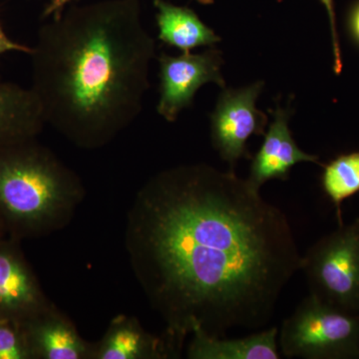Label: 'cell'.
Segmentation results:
<instances>
[{
  "instance_id": "1",
  "label": "cell",
  "mask_w": 359,
  "mask_h": 359,
  "mask_svg": "<svg viewBox=\"0 0 359 359\" xmlns=\"http://www.w3.org/2000/svg\"><path fill=\"white\" fill-rule=\"evenodd\" d=\"M135 278L168 334L266 327L302 257L287 215L233 170L180 165L149 179L127 214Z\"/></svg>"
},
{
  "instance_id": "2",
  "label": "cell",
  "mask_w": 359,
  "mask_h": 359,
  "mask_svg": "<svg viewBox=\"0 0 359 359\" xmlns=\"http://www.w3.org/2000/svg\"><path fill=\"white\" fill-rule=\"evenodd\" d=\"M32 88L45 124L85 150L105 147L143 109L155 41L140 0L65 9L39 28Z\"/></svg>"
},
{
  "instance_id": "3",
  "label": "cell",
  "mask_w": 359,
  "mask_h": 359,
  "mask_svg": "<svg viewBox=\"0 0 359 359\" xmlns=\"http://www.w3.org/2000/svg\"><path fill=\"white\" fill-rule=\"evenodd\" d=\"M84 197L78 175L37 138L0 146V223L7 237L21 242L62 230Z\"/></svg>"
},
{
  "instance_id": "4",
  "label": "cell",
  "mask_w": 359,
  "mask_h": 359,
  "mask_svg": "<svg viewBox=\"0 0 359 359\" xmlns=\"http://www.w3.org/2000/svg\"><path fill=\"white\" fill-rule=\"evenodd\" d=\"M278 339L285 358L359 359V313L309 294L283 320Z\"/></svg>"
},
{
  "instance_id": "5",
  "label": "cell",
  "mask_w": 359,
  "mask_h": 359,
  "mask_svg": "<svg viewBox=\"0 0 359 359\" xmlns=\"http://www.w3.org/2000/svg\"><path fill=\"white\" fill-rule=\"evenodd\" d=\"M311 294L359 313V218L320 238L302 257Z\"/></svg>"
},
{
  "instance_id": "6",
  "label": "cell",
  "mask_w": 359,
  "mask_h": 359,
  "mask_svg": "<svg viewBox=\"0 0 359 359\" xmlns=\"http://www.w3.org/2000/svg\"><path fill=\"white\" fill-rule=\"evenodd\" d=\"M264 81L238 89L224 87L211 114V139L219 157L233 170L238 160L252 159L247 143L250 137L266 133L268 116L257 109Z\"/></svg>"
},
{
  "instance_id": "7",
  "label": "cell",
  "mask_w": 359,
  "mask_h": 359,
  "mask_svg": "<svg viewBox=\"0 0 359 359\" xmlns=\"http://www.w3.org/2000/svg\"><path fill=\"white\" fill-rule=\"evenodd\" d=\"M223 63V53L214 47L201 53L182 52L179 56L161 54L158 114L168 122H175L182 111L192 105L203 85L215 83L224 88Z\"/></svg>"
},
{
  "instance_id": "8",
  "label": "cell",
  "mask_w": 359,
  "mask_h": 359,
  "mask_svg": "<svg viewBox=\"0 0 359 359\" xmlns=\"http://www.w3.org/2000/svg\"><path fill=\"white\" fill-rule=\"evenodd\" d=\"M20 241L0 238V318L25 323L50 308Z\"/></svg>"
},
{
  "instance_id": "9",
  "label": "cell",
  "mask_w": 359,
  "mask_h": 359,
  "mask_svg": "<svg viewBox=\"0 0 359 359\" xmlns=\"http://www.w3.org/2000/svg\"><path fill=\"white\" fill-rule=\"evenodd\" d=\"M273 113V121L264 133V140L254 158H252L248 181L257 189L271 180L287 181L290 171L301 163L318 162V156L304 152L295 143L290 129L292 110L276 105Z\"/></svg>"
},
{
  "instance_id": "10",
  "label": "cell",
  "mask_w": 359,
  "mask_h": 359,
  "mask_svg": "<svg viewBox=\"0 0 359 359\" xmlns=\"http://www.w3.org/2000/svg\"><path fill=\"white\" fill-rule=\"evenodd\" d=\"M183 346L166 332L158 337L147 332L137 318L118 316L102 339L93 344L92 359L179 358Z\"/></svg>"
},
{
  "instance_id": "11",
  "label": "cell",
  "mask_w": 359,
  "mask_h": 359,
  "mask_svg": "<svg viewBox=\"0 0 359 359\" xmlns=\"http://www.w3.org/2000/svg\"><path fill=\"white\" fill-rule=\"evenodd\" d=\"M21 325L32 359H92L93 344L54 304Z\"/></svg>"
},
{
  "instance_id": "12",
  "label": "cell",
  "mask_w": 359,
  "mask_h": 359,
  "mask_svg": "<svg viewBox=\"0 0 359 359\" xmlns=\"http://www.w3.org/2000/svg\"><path fill=\"white\" fill-rule=\"evenodd\" d=\"M278 330L276 327L240 339L210 337L200 328L192 332L187 349L191 359H278Z\"/></svg>"
},
{
  "instance_id": "13",
  "label": "cell",
  "mask_w": 359,
  "mask_h": 359,
  "mask_svg": "<svg viewBox=\"0 0 359 359\" xmlns=\"http://www.w3.org/2000/svg\"><path fill=\"white\" fill-rule=\"evenodd\" d=\"M44 125L32 88L0 80V146L37 138Z\"/></svg>"
},
{
  "instance_id": "14",
  "label": "cell",
  "mask_w": 359,
  "mask_h": 359,
  "mask_svg": "<svg viewBox=\"0 0 359 359\" xmlns=\"http://www.w3.org/2000/svg\"><path fill=\"white\" fill-rule=\"evenodd\" d=\"M154 6L158 39L168 46L192 52L199 47H214L221 41V37L192 9L165 0H155Z\"/></svg>"
},
{
  "instance_id": "15",
  "label": "cell",
  "mask_w": 359,
  "mask_h": 359,
  "mask_svg": "<svg viewBox=\"0 0 359 359\" xmlns=\"http://www.w3.org/2000/svg\"><path fill=\"white\" fill-rule=\"evenodd\" d=\"M320 184L323 192L334 204L339 226H341V205L359 193V151L339 155L323 165Z\"/></svg>"
},
{
  "instance_id": "16",
  "label": "cell",
  "mask_w": 359,
  "mask_h": 359,
  "mask_svg": "<svg viewBox=\"0 0 359 359\" xmlns=\"http://www.w3.org/2000/svg\"><path fill=\"white\" fill-rule=\"evenodd\" d=\"M0 359H32L20 323L0 318Z\"/></svg>"
},
{
  "instance_id": "17",
  "label": "cell",
  "mask_w": 359,
  "mask_h": 359,
  "mask_svg": "<svg viewBox=\"0 0 359 359\" xmlns=\"http://www.w3.org/2000/svg\"><path fill=\"white\" fill-rule=\"evenodd\" d=\"M327 11L328 20H330V33H332V53H334V71L335 74L339 75L342 71L341 51L339 32H337V16H335L334 0H320Z\"/></svg>"
},
{
  "instance_id": "18",
  "label": "cell",
  "mask_w": 359,
  "mask_h": 359,
  "mask_svg": "<svg viewBox=\"0 0 359 359\" xmlns=\"http://www.w3.org/2000/svg\"><path fill=\"white\" fill-rule=\"evenodd\" d=\"M346 28L349 37L359 47V0H356L347 13Z\"/></svg>"
},
{
  "instance_id": "19",
  "label": "cell",
  "mask_w": 359,
  "mask_h": 359,
  "mask_svg": "<svg viewBox=\"0 0 359 359\" xmlns=\"http://www.w3.org/2000/svg\"><path fill=\"white\" fill-rule=\"evenodd\" d=\"M32 51V47L18 43V42L9 39L1 25H0V56L2 54L9 53V52H21V53L29 55Z\"/></svg>"
},
{
  "instance_id": "20",
  "label": "cell",
  "mask_w": 359,
  "mask_h": 359,
  "mask_svg": "<svg viewBox=\"0 0 359 359\" xmlns=\"http://www.w3.org/2000/svg\"><path fill=\"white\" fill-rule=\"evenodd\" d=\"M72 1H74V0H55V1L49 2L48 6L45 7L42 18H48L58 15Z\"/></svg>"
},
{
  "instance_id": "21",
  "label": "cell",
  "mask_w": 359,
  "mask_h": 359,
  "mask_svg": "<svg viewBox=\"0 0 359 359\" xmlns=\"http://www.w3.org/2000/svg\"><path fill=\"white\" fill-rule=\"evenodd\" d=\"M198 4H203V6H210L214 4L215 0H195Z\"/></svg>"
},
{
  "instance_id": "22",
  "label": "cell",
  "mask_w": 359,
  "mask_h": 359,
  "mask_svg": "<svg viewBox=\"0 0 359 359\" xmlns=\"http://www.w3.org/2000/svg\"><path fill=\"white\" fill-rule=\"evenodd\" d=\"M7 237L6 231H4V226H2L1 223H0V238Z\"/></svg>"
},
{
  "instance_id": "23",
  "label": "cell",
  "mask_w": 359,
  "mask_h": 359,
  "mask_svg": "<svg viewBox=\"0 0 359 359\" xmlns=\"http://www.w3.org/2000/svg\"><path fill=\"white\" fill-rule=\"evenodd\" d=\"M52 1H55V0H50V2H52Z\"/></svg>"
}]
</instances>
